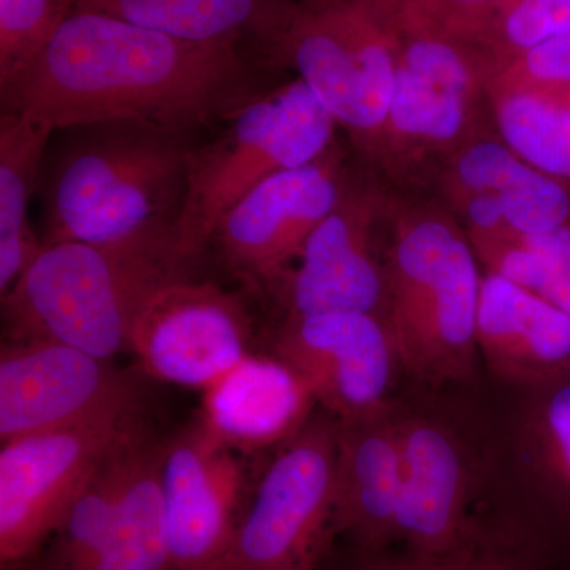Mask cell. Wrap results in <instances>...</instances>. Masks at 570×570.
<instances>
[{
  "label": "cell",
  "instance_id": "obj_10",
  "mask_svg": "<svg viewBox=\"0 0 570 570\" xmlns=\"http://www.w3.org/2000/svg\"><path fill=\"white\" fill-rule=\"evenodd\" d=\"M348 176L336 149L279 171L236 204L209 239L225 272L247 292L279 296L307 239L332 213Z\"/></svg>",
  "mask_w": 570,
  "mask_h": 570
},
{
  "label": "cell",
  "instance_id": "obj_5",
  "mask_svg": "<svg viewBox=\"0 0 570 570\" xmlns=\"http://www.w3.org/2000/svg\"><path fill=\"white\" fill-rule=\"evenodd\" d=\"M261 43L373 159L400 55L397 0H291Z\"/></svg>",
  "mask_w": 570,
  "mask_h": 570
},
{
  "label": "cell",
  "instance_id": "obj_1",
  "mask_svg": "<svg viewBox=\"0 0 570 570\" xmlns=\"http://www.w3.org/2000/svg\"><path fill=\"white\" fill-rule=\"evenodd\" d=\"M266 91L261 62L243 45L183 40L77 9L0 100L2 111L52 130L138 119L198 134Z\"/></svg>",
  "mask_w": 570,
  "mask_h": 570
},
{
  "label": "cell",
  "instance_id": "obj_24",
  "mask_svg": "<svg viewBox=\"0 0 570 570\" xmlns=\"http://www.w3.org/2000/svg\"><path fill=\"white\" fill-rule=\"evenodd\" d=\"M499 137L542 174L570 181V100L519 89H489Z\"/></svg>",
  "mask_w": 570,
  "mask_h": 570
},
{
  "label": "cell",
  "instance_id": "obj_18",
  "mask_svg": "<svg viewBox=\"0 0 570 570\" xmlns=\"http://www.w3.org/2000/svg\"><path fill=\"white\" fill-rule=\"evenodd\" d=\"M316 404L305 379L283 358L250 352L205 390L200 422L223 444L249 455L298 434Z\"/></svg>",
  "mask_w": 570,
  "mask_h": 570
},
{
  "label": "cell",
  "instance_id": "obj_6",
  "mask_svg": "<svg viewBox=\"0 0 570 570\" xmlns=\"http://www.w3.org/2000/svg\"><path fill=\"white\" fill-rule=\"evenodd\" d=\"M190 156L176 219V245L197 264L220 220L269 176L314 163L333 146L337 122L305 81L285 82L245 105Z\"/></svg>",
  "mask_w": 570,
  "mask_h": 570
},
{
  "label": "cell",
  "instance_id": "obj_26",
  "mask_svg": "<svg viewBox=\"0 0 570 570\" xmlns=\"http://www.w3.org/2000/svg\"><path fill=\"white\" fill-rule=\"evenodd\" d=\"M140 431L141 428L105 461L80 497L75 499L56 531L59 539L56 570L96 568L115 524L130 444Z\"/></svg>",
  "mask_w": 570,
  "mask_h": 570
},
{
  "label": "cell",
  "instance_id": "obj_20",
  "mask_svg": "<svg viewBox=\"0 0 570 570\" xmlns=\"http://www.w3.org/2000/svg\"><path fill=\"white\" fill-rule=\"evenodd\" d=\"M400 490V431L392 409L337 422L333 531L367 547L395 539Z\"/></svg>",
  "mask_w": 570,
  "mask_h": 570
},
{
  "label": "cell",
  "instance_id": "obj_11",
  "mask_svg": "<svg viewBox=\"0 0 570 570\" xmlns=\"http://www.w3.org/2000/svg\"><path fill=\"white\" fill-rule=\"evenodd\" d=\"M250 346L245 298L193 276L154 292L129 336V351L149 376L204 390L249 355Z\"/></svg>",
  "mask_w": 570,
  "mask_h": 570
},
{
  "label": "cell",
  "instance_id": "obj_23",
  "mask_svg": "<svg viewBox=\"0 0 570 570\" xmlns=\"http://www.w3.org/2000/svg\"><path fill=\"white\" fill-rule=\"evenodd\" d=\"M291 0H77L142 28L198 43L262 41Z\"/></svg>",
  "mask_w": 570,
  "mask_h": 570
},
{
  "label": "cell",
  "instance_id": "obj_27",
  "mask_svg": "<svg viewBox=\"0 0 570 570\" xmlns=\"http://www.w3.org/2000/svg\"><path fill=\"white\" fill-rule=\"evenodd\" d=\"M523 445L539 489L570 519V376L531 390Z\"/></svg>",
  "mask_w": 570,
  "mask_h": 570
},
{
  "label": "cell",
  "instance_id": "obj_15",
  "mask_svg": "<svg viewBox=\"0 0 570 570\" xmlns=\"http://www.w3.org/2000/svg\"><path fill=\"white\" fill-rule=\"evenodd\" d=\"M132 396V381L108 360L52 341H3L2 442L73 425Z\"/></svg>",
  "mask_w": 570,
  "mask_h": 570
},
{
  "label": "cell",
  "instance_id": "obj_21",
  "mask_svg": "<svg viewBox=\"0 0 570 570\" xmlns=\"http://www.w3.org/2000/svg\"><path fill=\"white\" fill-rule=\"evenodd\" d=\"M164 444L145 431L130 444L115 524L94 570H175L160 491Z\"/></svg>",
  "mask_w": 570,
  "mask_h": 570
},
{
  "label": "cell",
  "instance_id": "obj_31",
  "mask_svg": "<svg viewBox=\"0 0 570 570\" xmlns=\"http://www.w3.org/2000/svg\"><path fill=\"white\" fill-rule=\"evenodd\" d=\"M385 570H521L497 554L482 553L471 543L444 554H414L411 560L397 562Z\"/></svg>",
  "mask_w": 570,
  "mask_h": 570
},
{
  "label": "cell",
  "instance_id": "obj_3",
  "mask_svg": "<svg viewBox=\"0 0 570 570\" xmlns=\"http://www.w3.org/2000/svg\"><path fill=\"white\" fill-rule=\"evenodd\" d=\"M193 265L174 232L43 247L2 295L3 341H52L110 360L129 348L130 330L149 296L193 276Z\"/></svg>",
  "mask_w": 570,
  "mask_h": 570
},
{
  "label": "cell",
  "instance_id": "obj_22",
  "mask_svg": "<svg viewBox=\"0 0 570 570\" xmlns=\"http://www.w3.org/2000/svg\"><path fill=\"white\" fill-rule=\"evenodd\" d=\"M55 130L18 112L0 115V295H6L43 250L29 223L41 163Z\"/></svg>",
  "mask_w": 570,
  "mask_h": 570
},
{
  "label": "cell",
  "instance_id": "obj_2",
  "mask_svg": "<svg viewBox=\"0 0 570 570\" xmlns=\"http://www.w3.org/2000/svg\"><path fill=\"white\" fill-rule=\"evenodd\" d=\"M198 142L197 134L138 119L56 129L37 187L43 247L174 232Z\"/></svg>",
  "mask_w": 570,
  "mask_h": 570
},
{
  "label": "cell",
  "instance_id": "obj_16",
  "mask_svg": "<svg viewBox=\"0 0 570 570\" xmlns=\"http://www.w3.org/2000/svg\"><path fill=\"white\" fill-rule=\"evenodd\" d=\"M450 214L469 236L542 234L570 223L564 181L542 174L502 140L474 138L442 174Z\"/></svg>",
  "mask_w": 570,
  "mask_h": 570
},
{
  "label": "cell",
  "instance_id": "obj_25",
  "mask_svg": "<svg viewBox=\"0 0 570 570\" xmlns=\"http://www.w3.org/2000/svg\"><path fill=\"white\" fill-rule=\"evenodd\" d=\"M469 239L485 272L527 288L570 316V223L542 234Z\"/></svg>",
  "mask_w": 570,
  "mask_h": 570
},
{
  "label": "cell",
  "instance_id": "obj_13",
  "mask_svg": "<svg viewBox=\"0 0 570 570\" xmlns=\"http://www.w3.org/2000/svg\"><path fill=\"white\" fill-rule=\"evenodd\" d=\"M273 352L305 379L317 404L337 422L390 407L400 360L384 318L362 313L285 317Z\"/></svg>",
  "mask_w": 570,
  "mask_h": 570
},
{
  "label": "cell",
  "instance_id": "obj_8",
  "mask_svg": "<svg viewBox=\"0 0 570 570\" xmlns=\"http://www.w3.org/2000/svg\"><path fill=\"white\" fill-rule=\"evenodd\" d=\"M137 396L73 425L2 442L0 560L20 561L56 534L75 499L140 430Z\"/></svg>",
  "mask_w": 570,
  "mask_h": 570
},
{
  "label": "cell",
  "instance_id": "obj_4",
  "mask_svg": "<svg viewBox=\"0 0 570 570\" xmlns=\"http://www.w3.org/2000/svg\"><path fill=\"white\" fill-rule=\"evenodd\" d=\"M385 324L397 360L426 384L464 381L478 362L482 275L471 239L445 209L396 214Z\"/></svg>",
  "mask_w": 570,
  "mask_h": 570
},
{
  "label": "cell",
  "instance_id": "obj_7",
  "mask_svg": "<svg viewBox=\"0 0 570 570\" xmlns=\"http://www.w3.org/2000/svg\"><path fill=\"white\" fill-rule=\"evenodd\" d=\"M400 55L384 130L373 159L414 167L474 140L493 67L468 37L442 28L397 0Z\"/></svg>",
  "mask_w": 570,
  "mask_h": 570
},
{
  "label": "cell",
  "instance_id": "obj_17",
  "mask_svg": "<svg viewBox=\"0 0 570 570\" xmlns=\"http://www.w3.org/2000/svg\"><path fill=\"white\" fill-rule=\"evenodd\" d=\"M401 490L396 539L414 554H444L468 542L469 471L459 439L422 415L397 417Z\"/></svg>",
  "mask_w": 570,
  "mask_h": 570
},
{
  "label": "cell",
  "instance_id": "obj_29",
  "mask_svg": "<svg viewBox=\"0 0 570 570\" xmlns=\"http://www.w3.org/2000/svg\"><path fill=\"white\" fill-rule=\"evenodd\" d=\"M77 10V0H0V89L21 78Z\"/></svg>",
  "mask_w": 570,
  "mask_h": 570
},
{
  "label": "cell",
  "instance_id": "obj_12",
  "mask_svg": "<svg viewBox=\"0 0 570 570\" xmlns=\"http://www.w3.org/2000/svg\"><path fill=\"white\" fill-rule=\"evenodd\" d=\"M387 214L384 195L347 178L332 213L307 239L279 299L287 317L326 313H387V264L376 254V230Z\"/></svg>",
  "mask_w": 570,
  "mask_h": 570
},
{
  "label": "cell",
  "instance_id": "obj_32",
  "mask_svg": "<svg viewBox=\"0 0 570 570\" xmlns=\"http://www.w3.org/2000/svg\"><path fill=\"white\" fill-rule=\"evenodd\" d=\"M420 14L449 31L468 37L475 22L498 2V0H404Z\"/></svg>",
  "mask_w": 570,
  "mask_h": 570
},
{
  "label": "cell",
  "instance_id": "obj_9",
  "mask_svg": "<svg viewBox=\"0 0 570 570\" xmlns=\"http://www.w3.org/2000/svg\"><path fill=\"white\" fill-rule=\"evenodd\" d=\"M336 436L330 415L279 445L214 570H313L333 531Z\"/></svg>",
  "mask_w": 570,
  "mask_h": 570
},
{
  "label": "cell",
  "instance_id": "obj_30",
  "mask_svg": "<svg viewBox=\"0 0 570 570\" xmlns=\"http://www.w3.org/2000/svg\"><path fill=\"white\" fill-rule=\"evenodd\" d=\"M489 89H519L570 100V32L499 67Z\"/></svg>",
  "mask_w": 570,
  "mask_h": 570
},
{
  "label": "cell",
  "instance_id": "obj_14",
  "mask_svg": "<svg viewBox=\"0 0 570 570\" xmlns=\"http://www.w3.org/2000/svg\"><path fill=\"white\" fill-rule=\"evenodd\" d=\"M245 456L200 419L165 442L160 491L175 570H214L227 553L242 520Z\"/></svg>",
  "mask_w": 570,
  "mask_h": 570
},
{
  "label": "cell",
  "instance_id": "obj_28",
  "mask_svg": "<svg viewBox=\"0 0 570 570\" xmlns=\"http://www.w3.org/2000/svg\"><path fill=\"white\" fill-rule=\"evenodd\" d=\"M570 32V0H498L468 39L489 58L493 71L523 52Z\"/></svg>",
  "mask_w": 570,
  "mask_h": 570
},
{
  "label": "cell",
  "instance_id": "obj_19",
  "mask_svg": "<svg viewBox=\"0 0 570 570\" xmlns=\"http://www.w3.org/2000/svg\"><path fill=\"white\" fill-rule=\"evenodd\" d=\"M479 354L498 376L539 389L570 376V316L504 277L480 285Z\"/></svg>",
  "mask_w": 570,
  "mask_h": 570
}]
</instances>
